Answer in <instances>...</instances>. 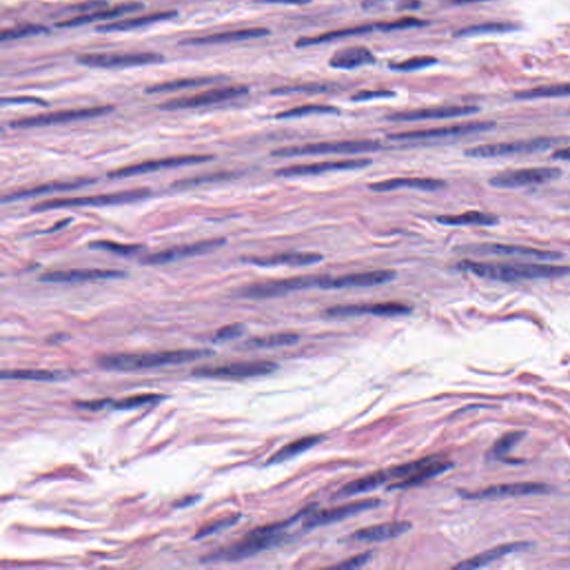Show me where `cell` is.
<instances>
[{"label":"cell","mask_w":570,"mask_h":570,"mask_svg":"<svg viewBox=\"0 0 570 570\" xmlns=\"http://www.w3.org/2000/svg\"><path fill=\"white\" fill-rule=\"evenodd\" d=\"M371 551H368V553H364V554H360L358 555V556L353 557L351 560L342 562L340 565L333 566V568H336V569H356V568H360L366 565V562L371 560Z\"/></svg>","instance_id":"obj_54"},{"label":"cell","mask_w":570,"mask_h":570,"mask_svg":"<svg viewBox=\"0 0 570 570\" xmlns=\"http://www.w3.org/2000/svg\"><path fill=\"white\" fill-rule=\"evenodd\" d=\"M163 61H164V57L155 52H140V54H125V55L91 54V55H82L77 58V63L83 66L105 69L143 66V65H151V63H160Z\"/></svg>","instance_id":"obj_17"},{"label":"cell","mask_w":570,"mask_h":570,"mask_svg":"<svg viewBox=\"0 0 570 570\" xmlns=\"http://www.w3.org/2000/svg\"><path fill=\"white\" fill-rule=\"evenodd\" d=\"M244 332H246V327H244V324H241V323L226 325V327L220 328V330L216 332L213 341L216 342V343L232 341V340H235L242 336Z\"/></svg>","instance_id":"obj_52"},{"label":"cell","mask_w":570,"mask_h":570,"mask_svg":"<svg viewBox=\"0 0 570 570\" xmlns=\"http://www.w3.org/2000/svg\"><path fill=\"white\" fill-rule=\"evenodd\" d=\"M311 0H255V3H267V5H291L299 6L309 3Z\"/></svg>","instance_id":"obj_57"},{"label":"cell","mask_w":570,"mask_h":570,"mask_svg":"<svg viewBox=\"0 0 570 570\" xmlns=\"http://www.w3.org/2000/svg\"><path fill=\"white\" fill-rule=\"evenodd\" d=\"M438 63V59L433 56H414L400 63H394L390 65V68L396 72L411 73L417 72L420 69L428 68Z\"/></svg>","instance_id":"obj_46"},{"label":"cell","mask_w":570,"mask_h":570,"mask_svg":"<svg viewBox=\"0 0 570 570\" xmlns=\"http://www.w3.org/2000/svg\"><path fill=\"white\" fill-rule=\"evenodd\" d=\"M497 126L495 121H471L451 126L437 127L428 130H409V132L393 133L387 138L390 141H427L440 138L463 137L478 133L489 132Z\"/></svg>","instance_id":"obj_9"},{"label":"cell","mask_w":570,"mask_h":570,"mask_svg":"<svg viewBox=\"0 0 570 570\" xmlns=\"http://www.w3.org/2000/svg\"><path fill=\"white\" fill-rule=\"evenodd\" d=\"M322 435H309L303 438L293 441L291 444H285L283 448L276 451L272 457L267 460V465H280L285 461L293 459L297 456L312 449L313 447L317 446L323 441Z\"/></svg>","instance_id":"obj_38"},{"label":"cell","mask_w":570,"mask_h":570,"mask_svg":"<svg viewBox=\"0 0 570 570\" xmlns=\"http://www.w3.org/2000/svg\"><path fill=\"white\" fill-rule=\"evenodd\" d=\"M113 110V106H95V107L78 108V110H59L54 113L31 116L27 119H16V121H11L10 126L13 128H33V127L66 124L70 121L100 117V116L112 113Z\"/></svg>","instance_id":"obj_11"},{"label":"cell","mask_w":570,"mask_h":570,"mask_svg":"<svg viewBox=\"0 0 570 570\" xmlns=\"http://www.w3.org/2000/svg\"><path fill=\"white\" fill-rule=\"evenodd\" d=\"M126 276L125 271L87 269V270L54 271V272L45 273L43 276H39V280L45 283H83V282L123 278Z\"/></svg>","instance_id":"obj_22"},{"label":"cell","mask_w":570,"mask_h":570,"mask_svg":"<svg viewBox=\"0 0 570 570\" xmlns=\"http://www.w3.org/2000/svg\"><path fill=\"white\" fill-rule=\"evenodd\" d=\"M328 276L325 274H310V276H293V278H281V280H271V281L259 282L250 284L240 290L239 295L244 299L251 300H262V299L276 298L289 293L302 291L320 287L323 280Z\"/></svg>","instance_id":"obj_7"},{"label":"cell","mask_w":570,"mask_h":570,"mask_svg":"<svg viewBox=\"0 0 570 570\" xmlns=\"http://www.w3.org/2000/svg\"><path fill=\"white\" fill-rule=\"evenodd\" d=\"M525 433L520 431H513V433H508L502 435V438L497 441L493 450L490 451L491 458H500L502 456L507 455L510 450L513 449L516 444H518L519 441L523 438Z\"/></svg>","instance_id":"obj_50"},{"label":"cell","mask_w":570,"mask_h":570,"mask_svg":"<svg viewBox=\"0 0 570 570\" xmlns=\"http://www.w3.org/2000/svg\"><path fill=\"white\" fill-rule=\"evenodd\" d=\"M213 160H214V156H212V155H188V156L167 157V158L147 160V162L138 163V164H134V165L119 168V170L108 173V177L110 179H127V177H138V175H143V174L162 171V170H168V168L195 165V164L211 162Z\"/></svg>","instance_id":"obj_14"},{"label":"cell","mask_w":570,"mask_h":570,"mask_svg":"<svg viewBox=\"0 0 570 570\" xmlns=\"http://www.w3.org/2000/svg\"><path fill=\"white\" fill-rule=\"evenodd\" d=\"M463 253L472 255H493V257H519V259L537 260V261H558L562 259L560 252L547 251L528 246L499 244V243H481L470 244L459 248Z\"/></svg>","instance_id":"obj_10"},{"label":"cell","mask_w":570,"mask_h":570,"mask_svg":"<svg viewBox=\"0 0 570 570\" xmlns=\"http://www.w3.org/2000/svg\"><path fill=\"white\" fill-rule=\"evenodd\" d=\"M380 504L381 502L377 499H368V500L342 504L340 507L330 508V509L317 510V511L312 510L304 516L303 527L306 529H313L317 527L327 526L330 523H339V521L350 518L352 516L364 513L366 510L375 509Z\"/></svg>","instance_id":"obj_18"},{"label":"cell","mask_w":570,"mask_h":570,"mask_svg":"<svg viewBox=\"0 0 570 570\" xmlns=\"http://www.w3.org/2000/svg\"><path fill=\"white\" fill-rule=\"evenodd\" d=\"M450 3L455 5H469V3H487L493 0H449Z\"/></svg>","instance_id":"obj_60"},{"label":"cell","mask_w":570,"mask_h":570,"mask_svg":"<svg viewBox=\"0 0 570 570\" xmlns=\"http://www.w3.org/2000/svg\"><path fill=\"white\" fill-rule=\"evenodd\" d=\"M113 400L103 399L94 400V401H83V403H76V407L86 411H100L107 408L112 405Z\"/></svg>","instance_id":"obj_55"},{"label":"cell","mask_w":570,"mask_h":570,"mask_svg":"<svg viewBox=\"0 0 570 570\" xmlns=\"http://www.w3.org/2000/svg\"><path fill=\"white\" fill-rule=\"evenodd\" d=\"M397 278V272L393 270H375L366 272L351 273L336 278H327L320 284V289L342 290L353 287H371L390 283Z\"/></svg>","instance_id":"obj_20"},{"label":"cell","mask_w":570,"mask_h":570,"mask_svg":"<svg viewBox=\"0 0 570 570\" xmlns=\"http://www.w3.org/2000/svg\"><path fill=\"white\" fill-rule=\"evenodd\" d=\"M568 96H570V83L539 86V87H534V89L518 91L515 94L516 98L520 100L558 98V97Z\"/></svg>","instance_id":"obj_41"},{"label":"cell","mask_w":570,"mask_h":570,"mask_svg":"<svg viewBox=\"0 0 570 570\" xmlns=\"http://www.w3.org/2000/svg\"><path fill=\"white\" fill-rule=\"evenodd\" d=\"M89 246L94 250L110 252V253L117 254L121 257H132L135 254L141 253L145 248L142 244H121V243L106 240L95 241V242L89 243Z\"/></svg>","instance_id":"obj_45"},{"label":"cell","mask_w":570,"mask_h":570,"mask_svg":"<svg viewBox=\"0 0 570 570\" xmlns=\"http://www.w3.org/2000/svg\"><path fill=\"white\" fill-rule=\"evenodd\" d=\"M517 29L516 25L510 22H487L481 25L469 26L456 33V37H472L488 33H502Z\"/></svg>","instance_id":"obj_44"},{"label":"cell","mask_w":570,"mask_h":570,"mask_svg":"<svg viewBox=\"0 0 570 570\" xmlns=\"http://www.w3.org/2000/svg\"><path fill=\"white\" fill-rule=\"evenodd\" d=\"M312 510H313V508L308 507L306 509L302 510L298 515H295L293 518L289 519V520L253 529L251 532H248L240 541L227 546V547H224V548L218 549V550L213 551L212 554L204 557L202 560V562L214 564V562H239V560L253 557L254 555H257L261 551L274 548L276 546L281 545V543H283L284 540H285L284 539V530L291 523L298 520L300 517H304L306 513H309Z\"/></svg>","instance_id":"obj_2"},{"label":"cell","mask_w":570,"mask_h":570,"mask_svg":"<svg viewBox=\"0 0 570 570\" xmlns=\"http://www.w3.org/2000/svg\"><path fill=\"white\" fill-rule=\"evenodd\" d=\"M213 354L214 352L212 350L207 349H182L153 353H121L102 357L97 360V364L102 369L108 371H137L172 364L188 363Z\"/></svg>","instance_id":"obj_3"},{"label":"cell","mask_w":570,"mask_h":570,"mask_svg":"<svg viewBox=\"0 0 570 570\" xmlns=\"http://www.w3.org/2000/svg\"><path fill=\"white\" fill-rule=\"evenodd\" d=\"M390 149L381 142L372 140L357 141L320 142L304 144L297 147H280L271 152L273 157L289 158V157L311 156V155L329 154H366V153L382 152Z\"/></svg>","instance_id":"obj_4"},{"label":"cell","mask_w":570,"mask_h":570,"mask_svg":"<svg viewBox=\"0 0 570 570\" xmlns=\"http://www.w3.org/2000/svg\"><path fill=\"white\" fill-rule=\"evenodd\" d=\"M177 16V11L155 13V14L145 15V16L132 18V20H121V22H110L107 25H100L96 28V31H100V33L133 31V29H137V28L147 27V26L152 25L155 22L173 20Z\"/></svg>","instance_id":"obj_35"},{"label":"cell","mask_w":570,"mask_h":570,"mask_svg":"<svg viewBox=\"0 0 570 570\" xmlns=\"http://www.w3.org/2000/svg\"><path fill=\"white\" fill-rule=\"evenodd\" d=\"M551 158L554 160H565V162H570V147H564V149H558L555 151L551 155Z\"/></svg>","instance_id":"obj_58"},{"label":"cell","mask_w":570,"mask_h":570,"mask_svg":"<svg viewBox=\"0 0 570 570\" xmlns=\"http://www.w3.org/2000/svg\"><path fill=\"white\" fill-rule=\"evenodd\" d=\"M452 467H453V463L447 461L444 457L435 456L433 460L428 463L427 465H424L422 468L419 469L418 471L409 476L408 478L400 480V481L390 486L389 489L394 490V489H407V488L417 487V486L421 485L423 482H427L428 480L433 479L435 477L444 474L446 471L449 470Z\"/></svg>","instance_id":"obj_32"},{"label":"cell","mask_w":570,"mask_h":570,"mask_svg":"<svg viewBox=\"0 0 570 570\" xmlns=\"http://www.w3.org/2000/svg\"><path fill=\"white\" fill-rule=\"evenodd\" d=\"M48 33V28L43 25L20 26V27L13 28L1 33V42H11L17 39L26 38V37L38 36L42 33Z\"/></svg>","instance_id":"obj_49"},{"label":"cell","mask_w":570,"mask_h":570,"mask_svg":"<svg viewBox=\"0 0 570 570\" xmlns=\"http://www.w3.org/2000/svg\"><path fill=\"white\" fill-rule=\"evenodd\" d=\"M0 375L3 380L7 379V380L56 382V381L67 380L70 377V372L63 371V370L20 369L3 370Z\"/></svg>","instance_id":"obj_37"},{"label":"cell","mask_w":570,"mask_h":570,"mask_svg":"<svg viewBox=\"0 0 570 570\" xmlns=\"http://www.w3.org/2000/svg\"><path fill=\"white\" fill-rule=\"evenodd\" d=\"M396 96V93L389 89H377V91H358L351 97L353 102H368L373 100H384Z\"/></svg>","instance_id":"obj_53"},{"label":"cell","mask_w":570,"mask_h":570,"mask_svg":"<svg viewBox=\"0 0 570 570\" xmlns=\"http://www.w3.org/2000/svg\"><path fill=\"white\" fill-rule=\"evenodd\" d=\"M163 398L164 397L160 394H138V396L119 400V401H112L110 407L115 410H132V409L141 408L143 405L160 403Z\"/></svg>","instance_id":"obj_47"},{"label":"cell","mask_w":570,"mask_h":570,"mask_svg":"<svg viewBox=\"0 0 570 570\" xmlns=\"http://www.w3.org/2000/svg\"><path fill=\"white\" fill-rule=\"evenodd\" d=\"M300 341V336L295 333H276L270 336H259L244 342L241 347L246 350L259 349H273V347H287Z\"/></svg>","instance_id":"obj_40"},{"label":"cell","mask_w":570,"mask_h":570,"mask_svg":"<svg viewBox=\"0 0 570 570\" xmlns=\"http://www.w3.org/2000/svg\"><path fill=\"white\" fill-rule=\"evenodd\" d=\"M421 6L419 0H401L399 3L400 10H416Z\"/></svg>","instance_id":"obj_59"},{"label":"cell","mask_w":570,"mask_h":570,"mask_svg":"<svg viewBox=\"0 0 570 570\" xmlns=\"http://www.w3.org/2000/svg\"><path fill=\"white\" fill-rule=\"evenodd\" d=\"M149 195H151V190L149 188H136V190H124L119 193L63 197V199L40 202L38 204L33 205L31 211L39 213L52 211V209H67V207H112V205L130 204L134 202L147 199Z\"/></svg>","instance_id":"obj_5"},{"label":"cell","mask_w":570,"mask_h":570,"mask_svg":"<svg viewBox=\"0 0 570 570\" xmlns=\"http://www.w3.org/2000/svg\"><path fill=\"white\" fill-rule=\"evenodd\" d=\"M240 519V515H235L231 516L229 518L215 521V523H211L209 526H205L204 528H202L201 530L196 532L195 536H194V539H203V538L209 537V536L215 534V532H220V530H223V529L230 528V527L235 525Z\"/></svg>","instance_id":"obj_51"},{"label":"cell","mask_w":570,"mask_h":570,"mask_svg":"<svg viewBox=\"0 0 570 570\" xmlns=\"http://www.w3.org/2000/svg\"><path fill=\"white\" fill-rule=\"evenodd\" d=\"M1 104H37L47 105V103L40 100V98H35V97H10V98H3Z\"/></svg>","instance_id":"obj_56"},{"label":"cell","mask_w":570,"mask_h":570,"mask_svg":"<svg viewBox=\"0 0 570 570\" xmlns=\"http://www.w3.org/2000/svg\"><path fill=\"white\" fill-rule=\"evenodd\" d=\"M551 491V488L541 483L519 482L508 485H496L486 488L477 493H463L461 496L467 499H495L502 497L530 496V495H546Z\"/></svg>","instance_id":"obj_23"},{"label":"cell","mask_w":570,"mask_h":570,"mask_svg":"<svg viewBox=\"0 0 570 570\" xmlns=\"http://www.w3.org/2000/svg\"><path fill=\"white\" fill-rule=\"evenodd\" d=\"M199 500V496H190L188 498L183 499L182 502H179L177 504V507H186V506H190V504H193L194 502H197Z\"/></svg>","instance_id":"obj_61"},{"label":"cell","mask_w":570,"mask_h":570,"mask_svg":"<svg viewBox=\"0 0 570 570\" xmlns=\"http://www.w3.org/2000/svg\"><path fill=\"white\" fill-rule=\"evenodd\" d=\"M375 61V57L369 48L364 46H351L334 52L332 57L329 59V65L332 68L351 70L359 67L372 65Z\"/></svg>","instance_id":"obj_30"},{"label":"cell","mask_w":570,"mask_h":570,"mask_svg":"<svg viewBox=\"0 0 570 570\" xmlns=\"http://www.w3.org/2000/svg\"><path fill=\"white\" fill-rule=\"evenodd\" d=\"M220 80H222V77H216V76H199V77L184 78V80H173V82L151 86L147 89V94H163V93L182 91V89H195V87H202V86L218 83Z\"/></svg>","instance_id":"obj_39"},{"label":"cell","mask_w":570,"mask_h":570,"mask_svg":"<svg viewBox=\"0 0 570 570\" xmlns=\"http://www.w3.org/2000/svg\"><path fill=\"white\" fill-rule=\"evenodd\" d=\"M457 269L461 272L469 273L478 278L500 282L564 278L570 274V267L566 265L478 262L472 261V260H463V261L458 262Z\"/></svg>","instance_id":"obj_1"},{"label":"cell","mask_w":570,"mask_h":570,"mask_svg":"<svg viewBox=\"0 0 570 570\" xmlns=\"http://www.w3.org/2000/svg\"><path fill=\"white\" fill-rule=\"evenodd\" d=\"M375 31H383V22H375V24H366V25L336 29V31L321 33L317 36L302 37V38L298 39L295 42V46L299 48L310 47V46H315V45L333 42V40H338V39L366 35V33H373Z\"/></svg>","instance_id":"obj_31"},{"label":"cell","mask_w":570,"mask_h":570,"mask_svg":"<svg viewBox=\"0 0 570 570\" xmlns=\"http://www.w3.org/2000/svg\"><path fill=\"white\" fill-rule=\"evenodd\" d=\"M225 243L226 240L223 237L200 241V242L188 244V246L168 248V250H164V251L147 255V257L141 260V263L144 265L166 264V263H171V262L177 261V260L201 255V254L207 253V252L212 251L215 248L223 246Z\"/></svg>","instance_id":"obj_21"},{"label":"cell","mask_w":570,"mask_h":570,"mask_svg":"<svg viewBox=\"0 0 570 570\" xmlns=\"http://www.w3.org/2000/svg\"><path fill=\"white\" fill-rule=\"evenodd\" d=\"M270 31L264 27L246 28L237 31H224V33H214L209 36L199 37V38L186 39L181 42L182 45H201L226 44V43L244 42L250 39L262 38L267 36Z\"/></svg>","instance_id":"obj_29"},{"label":"cell","mask_w":570,"mask_h":570,"mask_svg":"<svg viewBox=\"0 0 570 570\" xmlns=\"http://www.w3.org/2000/svg\"><path fill=\"white\" fill-rule=\"evenodd\" d=\"M334 89H336V85H332V84L306 83L278 87V89L271 91V94L276 95V96H287V95L295 94H324V93L333 91Z\"/></svg>","instance_id":"obj_43"},{"label":"cell","mask_w":570,"mask_h":570,"mask_svg":"<svg viewBox=\"0 0 570 570\" xmlns=\"http://www.w3.org/2000/svg\"><path fill=\"white\" fill-rule=\"evenodd\" d=\"M435 222L446 226H493L499 223L498 216L479 211H468L463 214L440 215Z\"/></svg>","instance_id":"obj_36"},{"label":"cell","mask_w":570,"mask_h":570,"mask_svg":"<svg viewBox=\"0 0 570 570\" xmlns=\"http://www.w3.org/2000/svg\"><path fill=\"white\" fill-rule=\"evenodd\" d=\"M411 528L412 525L408 521H390L360 529L351 534L350 538L353 541L358 543H381L400 537L401 534L408 532Z\"/></svg>","instance_id":"obj_26"},{"label":"cell","mask_w":570,"mask_h":570,"mask_svg":"<svg viewBox=\"0 0 570 570\" xmlns=\"http://www.w3.org/2000/svg\"><path fill=\"white\" fill-rule=\"evenodd\" d=\"M373 160L370 158H347V160H325V162L311 163V164H295L276 170L278 177H317L329 172L354 171L371 166Z\"/></svg>","instance_id":"obj_12"},{"label":"cell","mask_w":570,"mask_h":570,"mask_svg":"<svg viewBox=\"0 0 570 570\" xmlns=\"http://www.w3.org/2000/svg\"><path fill=\"white\" fill-rule=\"evenodd\" d=\"M278 369L273 362H237L218 366H202L194 370L193 375L209 379H246L270 375Z\"/></svg>","instance_id":"obj_13"},{"label":"cell","mask_w":570,"mask_h":570,"mask_svg":"<svg viewBox=\"0 0 570 570\" xmlns=\"http://www.w3.org/2000/svg\"><path fill=\"white\" fill-rule=\"evenodd\" d=\"M340 110L331 105L308 104L290 108L276 114V119H302L312 115H339Z\"/></svg>","instance_id":"obj_42"},{"label":"cell","mask_w":570,"mask_h":570,"mask_svg":"<svg viewBox=\"0 0 570 570\" xmlns=\"http://www.w3.org/2000/svg\"><path fill=\"white\" fill-rule=\"evenodd\" d=\"M478 106H438V107L419 108V110L394 112L386 116L387 121L394 123H411V121H431V119H448L474 115L479 113Z\"/></svg>","instance_id":"obj_19"},{"label":"cell","mask_w":570,"mask_h":570,"mask_svg":"<svg viewBox=\"0 0 570 570\" xmlns=\"http://www.w3.org/2000/svg\"><path fill=\"white\" fill-rule=\"evenodd\" d=\"M324 257L317 252H287L269 257H246L243 261L248 264L261 267H301L317 264Z\"/></svg>","instance_id":"obj_24"},{"label":"cell","mask_w":570,"mask_h":570,"mask_svg":"<svg viewBox=\"0 0 570 570\" xmlns=\"http://www.w3.org/2000/svg\"><path fill=\"white\" fill-rule=\"evenodd\" d=\"M96 182V179H76L73 181H65V182L47 183V184L38 185L35 188L17 190L14 193L3 196V203L22 201V200L31 199V197H36V196L45 195V194L56 193V192L78 190V188L95 184Z\"/></svg>","instance_id":"obj_27"},{"label":"cell","mask_w":570,"mask_h":570,"mask_svg":"<svg viewBox=\"0 0 570 570\" xmlns=\"http://www.w3.org/2000/svg\"><path fill=\"white\" fill-rule=\"evenodd\" d=\"M446 186V181L433 179V177H394V179L372 183L368 188L375 193H387V192L403 190V188L437 192V190H444Z\"/></svg>","instance_id":"obj_25"},{"label":"cell","mask_w":570,"mask_h":570,"mask_svg":"<svg viewBox=\"0 0 570 570\" xmlns=\"http://www.w3.org/2000/svg\"><path fill=\"white\" fill-rule=\"evenodd\" d=\"M562 175V171L558 167L519 168L497 174L489 179V184L500 190H513L554 182Z\"/></svg>","instance_id":"obj_8"},{"label":"cell","mask_w":570,"mask_h":570,"mask_svg":"<svg viewBox=\"0 0 570 570\" xmlns=\"http://www.w3.org/2000/svg\"><path fill=\"white\" fill-rule=\"evenodd\" d=\"M412 313L411 306L400 302H381V303L345 304L331 306L325 310L329 317H356L362 315H375L380 317H405Z\"/></svg>","instance_id":"obj_15"},{"label":"cell","mask_w":570,"mask_h":570,"mask_svg":"<svg viewBox=\"0 0 570 570\" xmlns=\"http://www.w3.org/2000/svg\"><path fill=\"white\" fill-rule=\"evenodd\" d=\"M568 143L566 137H538L523 141L506 142V143L485 144L470 147L465 151L467 157L474 158H493V157L511 156V155L532 154L546 152L555 147Z\"/></svg>","instance_id":"obj_6"},{"label":"cell","mask_w":570,"mask_h":570,"mask_svg":"<svg viewBox=\"0 0 570 570\" xmlns=\"http://www.w3.org/2000/svg\"><path fill=\"white\" fill-rule=\"evenodd\" d=\"M235 177L233 172H220V173L207 174L202 177H190V179H182L174 183L173 188H186L200 186V185L207 184V183L220 182L225 179H232Z\"/></svg>","instance_id":"obj_48"},{"label":"cell","mask_w":570,"mask_h":570,"mask_svg":"<svg viewBox=\"0 0 570 570\" xmlns=\"http://www.w3.org/2000/svg\"><path fill=\"white\" fill-rule=\"evenodd\" d=\"M248 87L244 85L230 86L224 89H211L194 96L182 97L177 100H168L158 106L163 110H188L199 108L209 105L218 104L225 100H234L248 94Z\"/></svg>","instance_id":"obj_16"},{"label":"cell","mask_w":570,"mask_h":570,"mask_svg":"<svg viewBox=\"0 0 570 570\" xmlns=\"http://www.w3.org/2000/svg\"><path fill=\"white\" fill-rule=\"evenodd\" d=\"M390 480L393 479L391 468L384 471H377L375 474L362 477L360 479L353 480L340 489L336 493V498H347V497L358 496L362 493L373 491L381 486L386 485Z\"/></svg>","instance_id":"obj_33"},{"label":"cell","mask_w":570,"mask_h":570,"mask_svg":"<svg viewBox=\"0 0 570 570\" xmlns=\"http://www.w3.org/2000/svg\"><path fill=\"white\" fill-rule=\"evenodd\" d=\"M144 8L143 3H128L123 5L116 6L114 8L100 9V10L93 11L89 14L80 15L74 17L72 20H65V22H58L56 27L58 28H75L80 26L87 25L91 22H100V20H112L117 17L125 16V15L137 13Z\"/></svg>","instance_id":"obj_28"},{"label":"cell","mask_w":570,"mask_h":570,"mask_svg":"<svg viewBox=\"0 0 570 570\" xmlns=\"http://www.w3.org/2000/svg\"><path fill=\"white\" fill-rule=\"evenodd\" d=\"M530 546H532V543H510V545L499 546L496 548L485 551V553H482L478 556L472 557L470 560L460 562L455 568L456 569L470 570L485 567V566L489 565L490 562H495L499 558H502V557L507 556L509 554H513L517 551L528 549Z\"/></svg>","instance_id":"obj_34"}]
</instances>
